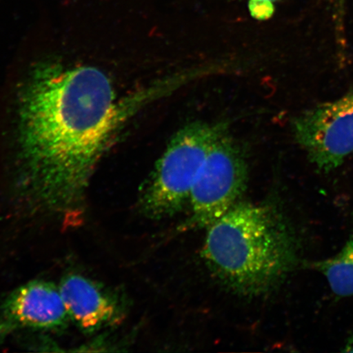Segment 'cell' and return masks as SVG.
Masks as SVG:
<instances>
[{
  "label": "cell",
  "mask_w": 353,
  "mask_h": 353,
  "mask_svg": "<svg viewBox=\"0 0 353 353\" xmlns=\"http://www.w3.org/2000/svg\"><path fill=\"white\" fill-rule=\"evenodd\" d=\"M280 0H249L251 15L257 20L270 19L275 11V3Z\"/></svg>",
  "instance_id": "10"
},
{
  "label": "cell",
  "mask_w": 353,
  "mask_h": 353,
  "mask_svg": "<svg viewBox=\"0 0 353 353\" xmlns=\"http://www.w3.org/2000/svg\"><path fill=\"white\" fill-rule=\"evenodd\" d=\"M70 323L59 287L52 282L30 281L0 301V343L21 331L54 332Z\"/></svg>",
  "instance_id": "6"
},
{
  "label": "cell",
  "mask_w": 353,
  "mask_h": 353,
  "mask_svg": "<svg viewBox=\"0 0 353 353\" xmlns=\"http://www.w3.org/2000/svg\"><path fill=\"white\" fill-rule=\"evenodd\" d=\"M294 139L321 174L339 169L353 153V90L294 119Z\"/></svg>",
  "instance_id": "5"
},
{
  "label": "cell",
  "mask_w": 353,
  "mask_h": 353,
  "mask_svg": "<svg viewBox=\"0 0 353 353\" xmlns=\"http://www.w3.org/2000/svg\"><path fill=\"white\" fill-rule=\"evenodd\" d=\"M347 0H330L333 8L335 32H336L337 43L339 47V57L341 60L345 59L346 39L344 30V20H345L346 6Z\"/></svg>",
  "instance_id": "9"
},
{
  "label": "cell",
  "mask_w": 353,
  "mask_h": 353,
  "mask_svg": "<svg viewBox=\"0 0 353 353\" xmlns=\"http://www.w3.org/2000/svg\"><path fill=\"white\" fill-rule=\"evenodd\" d=\"M244 152L228 130L216 139L196 176L190 196L189 228L207 229L241 201L248 183Z\"/></svg>",
  "instance_id": "4"
},
{
  "label": "cell",
  "mask_w": 353,
  "mask_h": 353,
  "mask_svg": "<svg viewBox=\"0 0 353 353\" xmlns=\"http://www.w3.org/2000/svg\"><path fill=\"white\" fill-rule=\"evenodd\" d=\"M343 352H353V332L347 338L346 343L344 344Z\"/></svg>",
  "instance_id": "11"
},
{
  "label": "cell",
  "mask_w": 353,
  "mask_h": 353,
  "mask_svg": "<svg viewBox=\"0 0 353 353\" xmlns=\"http://www.w3.org/2000/svg\"><path fill=\"white\" fill-rule=\"evenodd\" d=\"M158 91L157 86L120 97L96 66L57 60L33 66L17 99L14 192L21 208L65 227L82 222L101 159Z\"/></svg>",
  "instance_id": "1"
},
{
  "label": "cell",
  "mask_w": 353,
  "mask_h": 353,
  "mask_svg": "<svg viewBox=\"0 0 353 353\" xmlns=\"http://www.w3.org/2000/svg\"><path fill=\"white\" fill-rule=\"evenodd\" d=\"M70 323L86 334L120 325L129 311L125 294L78 273H70L59 285Z\"/></svg>",
  "instance_id": "7"
},
{
  "label": "cell",
  "mask_w": 353,
  "mask_h": 353,
  "mask_svg": "<svg viewBox=\"0 0 353 353\" xmlns=\"http://www.w3.org/2000/svg\"><path fill=\"white\" fill-rule=\"evenodd\" d=\"M203 258L237 294L268 293L300 262L296 236L272 203L239 201L207 228Z\"/></svg>",
  "instance_id": "2"
},
{
  "label": "cell",
  "mask_w": 353,
  "mask_h": 353,
  "mask_svg": "<svg viewBox=\"0 0 353 353\" xmlns=\"http://www.w3.org/2000/svg\"><path fill=\"white\" fill-rule=\"evenodd\" d=\"M312 268L325 278L335 296H353V235L332 257L312 263Z\"/></svg>",
  "instance_id": "8"
},
{
  "label": "cell",
  "mask_w": 353,
  "mask_h": 353,
  "mask_svg": "<svg viewBox=\"0 0 353 353\" xmlns=\"http://www.w3.org/2000/svg\"><path fill=\"white\" fill-rule=\"evenodd\" d=\"M228 130L223 122L196 121L176 132L145 183L139 208L154 220L172 217L189 205L197 174L212 145Z\"/></svg>",
  "instance_id": "3"
}]
</instances>
